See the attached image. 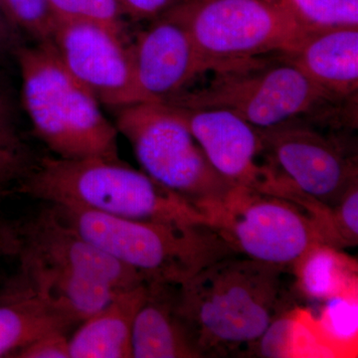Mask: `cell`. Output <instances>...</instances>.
<instances>
[{
  "mask_svg": "<svg viewBox=\"0 0 358 358\" xmlns=\"http://www.w3.org/2000/svg\"><path fill=\"white\" fill-rule=\"evenodd\" d=\"M293 268L235 254L178 288V308L200 358L227 357L256 343L296 308Z\"/></svg>",
  "mask_w": 358,
  "mask_h": 358,
  "instance_id": "obj_1",
  "label": "cell"
},
{
  "mask_svg": "<svg viewBox=\"0 0 358 358\" xmlns=\"http://www.w3.org/2000/svg\"><path fill=\"white\" fill-rule=\"evenodd\" d=\"M15 194L129 220L213 226L196 207L121 159L46 157L33 164Z\"/></svg>",
  "mask_w": 358,
  "mask_h": 358,
  "instance_id": "obj_2",
  "label": "cell"
},
{
  "mask_svg": "<svg viewBox=\"0 0 358 358\" xmlns=\"http://www.w3.org/2000/svg\"><path fill=\"white\" fill-rule=\"evenodd\" d=\"M240 61L210 72L206 83L162 102L188 109L227 110L259 129L294 122H324L338 112L334 102L286 56Z\"/></svg>",
  "mask_w": 358,
  "mask_h": 358,
  "instance_id": "obj_3",
  "label": "cell"
},
{
  "mask_svg": "<svg viewBox=\"0 0 358 358\" xmlns=\"http://www.w3.org/2000/svg\"><path fill=\"white\" fill-rule=\"evenodd\" d=\"M51 205V204H50ZM65 223L148 282L180 286L202 268L237 253L214 226L129 220L52 205Z\"/></svg>",
  "mask_w": 358,
  "mask_h": 358,
  "instance_id": "obj_4",
  "label": "cell"
},
{
  "mask_svg": "<svg viewBox=\"0 0 358 358\" xmlns=\"http://www.w3.org/2000/svg\"><path fill=\"white\" fill-rule=\"evenodd\" d=\"M16 52L23 103L37 136L56 157L120 159L117 129L68 72L49 41Z\"/></svg>",
  "mask_w": 358,
  "mask_h": 358,
  "instance_id": "obj_5",
  "label": "cell"
},
{
  "mask_svg": "<svg viewBox=\"0 0 358 358\" xmlns=\"http://www.w3.org/2000/svg\"><path fill=\"white\" fill-rule=\"evenodd\" d=\"M143 173L214 218L238 187L213 169L185 122L171 106L143 102L119 109L115 121Z\"/></svg>",
  "mask_w": 358,
  "mask_h": 358,
  "instance_id": "obj_6",
  "label": "cell"
},
{
  "mask_svg": "<svg viewBox=\"0 0 358 358\" xmlns=\"http://www.w3.org/2000/svg\"><path fill=\"white\" fill-rule=\"evenodd\" d=\"M164 14L185 26L211 72L249 59L288 55L310 35L270 0H183Z\"/></svg>",
  "mask_w": 358,
  "mask_h": 358,
  "instance_id": "obj_7",
  "label": "cell"
},
{
  "mask_svg": "<svg viewBox=\"0 0 358 358\" xmlns=\"http://www.w3.org/2000/svg\"><path fill=\"white\" fill-rule=\"evenodd\" d=\"M214 227L237 253L289 268L313 247L329 245L307 209L248 188H237L214 218Z\"/></svg>",
  "mask_w": 358,
  "mask_h": 358,
  "instance_id": "obj_8",
  "label": "cell"
},
{
  "mask_svg": "<svg viewBox=\"0 0 358 358\" xmlns=\"http://www.w3.org/2000/svg\"><path fill=\"white\" fill-rule=\"evenodd\" d=\"M265 155L296 189L327 207L358 182L357 155L308 122L260 129Z\"/></svg>",
  "mask_w": 358,
  "mask_h": 358,
  "instance_id": "obj_9",
  "label": "cell"
},
{
  "mask_svg": "<svg viewBox=\"0 0 358 358\" xmlns=\"http://www.w3.org/2000/svg\"><path fill=\"white\" fill-rule=\"evenodd\" d=\"M171 107L230 185L282 199L289 192L291 182L266 157L260 129L227 110Z\"/></svg>",
  "mask_w": 358,
  "mask_h": 358,
  "instance_id": "obj_10",
  "label": "cell"
},
{
  "mask_svg": "<svg viewBox=\"0 0 358 358\" xmlns=\"http://www.w3.org/2000/svg\"><path fill=\"white\" fill-rule=\"evenodd\" d=\"M102 26L57 24L49 42L68 72L98 102L121 109L143 103L134 82L131 45Z\"/></svg>",
  "mask_w": 358,
  "mask_h": 358,
  "instance_id": "obj_11",
  "label": "cell"
},
{
  "mask_svg": "<svg viewBox=\"0 0 358 358\" xmlns=\"http://www.w3.org/2000/svg\"><path fill=\"white\" fill-rule=\"evenodd\" d=\"M21 268L70 271L96 278L120 291L148 282L145 275L115 260L62 220L50 205L34 217L17 223Z\"/></svg>",
  "mask_w": 358,
  "mask_h": 358,
  "instance_id": "obj_12",
  "label": "cell"
},
{
  "mask_svg": "<svg viewBox=\"0 0 358 358\" xmlns=\"http://www.w3.org/2000/svg\"><path fill=\"white\" fill-rule=\"evenodd\" d=\"M131 54L143 102H164L211 72L185 26L166 14L138 33Z\"/></svg>",
  "mask_w": 358,
  "mask_h": 358,
  "instance_id": "obj_13",
  "label": "cell"
},
{
  "mask_svg": "<svg viewBox=\"0 0 358 358\" xmlns=\"http://www.w3.org/2000/svg\"><path fill=\"white\" fill-rule=\"evenodd\" d=\"M284 56L334 102L357 100L358 27L313 33Z\"/></svg>",
  "mask_w": 358,
  "mask_h": 358,
  "instance_id": "obj_14",
  "label": "cell"
},
{
  "mask_svg": "<svg viewBox=\"0 0 358 358\" xmlns=\"http://www.w3.org/2000/svg\"><path fill=\"white\" fill-rule=\"evenodd\" d=\"M174 285L148 282L131 331V357L200 358L178 308Z\"/></svg>",
  "mask_w": 358,
  "mask_h": 358,
  "instance_id": "obj_15",
  "label": "cell"
},
{
  "mask_svg": "<svg viewBox=\"0 0 358 358\" xmlns=\"http://www.w3.org/2000/svg\"><path fill=\"white\" fill-rule=\"evenodd\" d=\"M78 322L67 310L33 291L21 278L0 301V357H14L35 339L68 331Z\"/></svg>",
  "mask_w": 358,
  "mask_h": 358,
  "instance_id": "obj_16",
  "label": "cell"
},
{
  "mask_svg": "<svg viewBox=\"0 0 358 358\" xmlns=\"http://www.w3.org/2000/svg\"><path fill=\"white\" fill-rule=\"evenodd\" d=\"M147 284L122 292L107 307L82 322L69 338L70 358L131 357L134 317L145 300Z\"/></svg>",
  "mask_w": 358,
  "mask_h": 358,
  "instance_id": "obj_17",
  "label": "cell"
},
{
  "mask_svg": "<svg viewBox=\"0 0 358 358\" xmlns=\"http://www.w3.org/2000/svg\"><path fill=\"white\" fill-rule=\"evenodd\" d=\"M293 270L296 292L303 298L327 301L357 294V263L331 245L313 247Z\"/></svg>",
  "mask_w": 358,
  "mask_h": 358,
  "instance_id": "obj_18",
  "label": "cell"
},
{
  "mask_svg": "<svg viewBox=\"0 0 358 358\" xmlns=\"http://www.w3.org/2000/svg\"><path fill=\"white\" fill-rule=\"evenodd\" d=\"M308 34L358 27V0H270Z\"/></svg>",
  "mask_w": 358,
  "mask_h": 358,
  "instance_id": "obj_19",
  "label": "cell"
},
{
  "mask_svg": "<svg viewBox=\"0 0 358 358\" xmlns=\"http://www.w3.org/2000/svg\"><path fill=\"white\" fill-rule=\"evenodd\" d=\"M57 24L85 23L124 33V16L117 0H49Z\"/></svg>",
  "mask_w": 358,
  "mask_h": 358,
  "instance_id": "obj_20",
  "label": "cell"
},
{
  "mask_svg": "<svg viewBox=\"0 0 358 358\" xmlns=\"http://www.w3.org/2000/svg\"><path fill=\"white\" fill-rule=\"evenodd\" d=\"M9 18L20 29L38 40L49 41L56 27L49 0H2Z\"/></svg>",
  "mask_w": 358,
  "mask_h": 358,
  "instance_id": "obj_21",
  "label": "cell"
},
{
  "mask_svg": "<svg viewBox=\"0 0 358 358\" xmlns=\"http://www.w3.org/2000/svg\"><path fill=\"white\" fill-rule=\"evenodd\" d=\"M322 315V320L315 329L324 331L326 343H345L353 339L357 333V294L329 299Z\"/></svg>",
  "mask_w": 358,
  "mask_h": 358,
  "instance_id": "obj_22",
  "label": "cell"
},
{
  "mask_svg": "<svg viewBox=\"0 0 358 358\" xmlns=\"http://www.w3.org/2000/svg\"><path fill=\"white\" fill-rule=\"evenodd\" d=\"M331 227L338 248L355 246L358 242V182L353 183L331 207Z\"/></svg>",
  "mask_w": 358,
  "mask_h": 358,
  "instance_id": "obj_23",
  "label": "cell"
},
{
  "mask_svg": "<svg viewBox=\"0 0 358 358\" xmlns=\"http://www.w3.org/2000/svg\"><path fill=\"white\" fill-rule=\"evenodd\" d=\"M34 162L17 141L0 148V202L11 194Z\"/></svg>",
  "mask_w": 358,
  "mask_h": 358,
  "instance_id": "obj_24",
  "label": "cell"
},
{
  "mask_svg": "<svg viewBox=\"0 0 358 358\" xmlns=\"http://www.w3.org/2000/svg\"><path fill=\"white\" fill-rule=\"evenodd\" d=\"M14 357L70 358L69 338L64 331H52L33 341Z\"/></svg>",
  "mask_w": 358,
  "mask_h": 358,
  "instance_id": "obj_25",
  "label": "cell"
},
{
  "mask_svg": "<svg viewBox=\"0 0 358 358\" xmlns=\"http://www.w3.org/2000/svg\"><path fill=\"white\" fill-rule=\"evenodd\" d=\"M183 0H117L124 16L134 20H155Z\"/></svg>",
  "mask_w": 358,
  "mask_h": 358,
  "instance_id": "obj_26",
  "label": "cell"
},
{
  "mask_svg": "<svg viewBox=\"0 0 358 358\" xmlns=\"http://www.w3.org/2000/svg\"><path fill=\"white\" fill-rule=\"evenodd\" d=\"M20 32L0 0V52L17 50L20 48Z\"/></svg>",
  "mask_w": 358,
  "mask_h": 358,
  "instance_id": "obj_27",
  "label": "cell"
},
{
  "mask_svg": "<svg viewBox=\"0 0 358 358\" xmlns=\"http://www.w3.org/2000/svg\"><path fill=\"white\" fill-rule=\"evenodd\" d=\"M20 238L17 223L0 220V258L17 256Z\"/></svg>",
  "mask_w": 358,
  "mask_h": 358,
  "instance_id": "obj_28",
  "label": "cell"
},
{
  "mask_svg": "<svg viewBox=\"0 0 358 358\" xmlns=\"http://www.w3.org/2000/svg\"><path fill=\"white\" fill-rule=\"evenodd\" d=\"M10 117V105L6 96L0 93V129L13 128Z\"/></svg>",
  "mask_w": 358,
  "mask_h": 358,
  "instance_id": "obj_29",
  "label": "cell"
},
{
  "mask_svg": "<svg viewBox=\"0 0 358 358\" xmlns=\"http://www.w3.org/2000/svg\"><path fill=\"white\" fill-rule=\"evenodd\" d=\"M17 141L20 140L13 128L0 129V148L6 147Z\"/></svg>",
  "mask_w": 358,
  "mask_h": 358,
  "instance_id": "obj_30",
  "label": "cell"
},
{
  "mask_svg": "<svg viewBox=\"0 0 358 358\" xmlns=\"http://www.w3.org/2000/svg\"><path fill=\"white\" fill-rule=\"evenodd\" d=\"M13 282H11L10 286H9L8 288L4 289V291L0 292V301L3 300L4 298H6V296H8L11 289H13Z\"/></svg>",
  "mask_w": 358,
  "mask_h": 358,
  "instance_id": "obj_31",
  "label": "cell"
}]
</instances>
